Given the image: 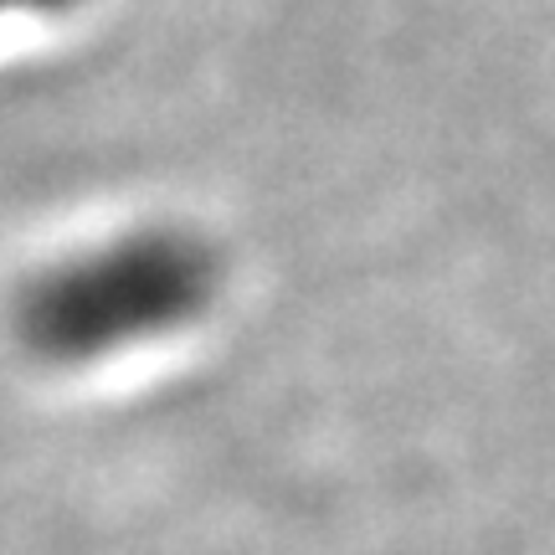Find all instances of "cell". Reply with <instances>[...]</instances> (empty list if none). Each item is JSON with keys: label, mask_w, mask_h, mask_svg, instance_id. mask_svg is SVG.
I'll list each match as a JSON object with an SVG mask.
<instances>
[{"label": "cell", "mask_w": 555, "mask_h": 555, "mask_svg": "<svg viewBox=\"0 0 555 555\" xmlns=\"http://www.w3.org/2000/svg\"><path fill=\"white\" fill-rule=\"evenodd\" d=\"M221 288L217 247L185 227H139L47 262L16 294V339L47 365H103L196 324Z\"/></svg>", "instance_id": "cell-1"}, {"label": "cell", "mask_w": 555, "mask_h": 555, "mask_svg": "<svg viewBox=\"0 0 555 555\" xmlns=\"http://www.w3.org/2000/svg\"><path fill=\"white\" fill-rule=\"evenodd\" d=\"M78 0H0V21L5 16H57V11H73Z\"/></svg>", "instance_id": "cell-2"}]
</instances>
